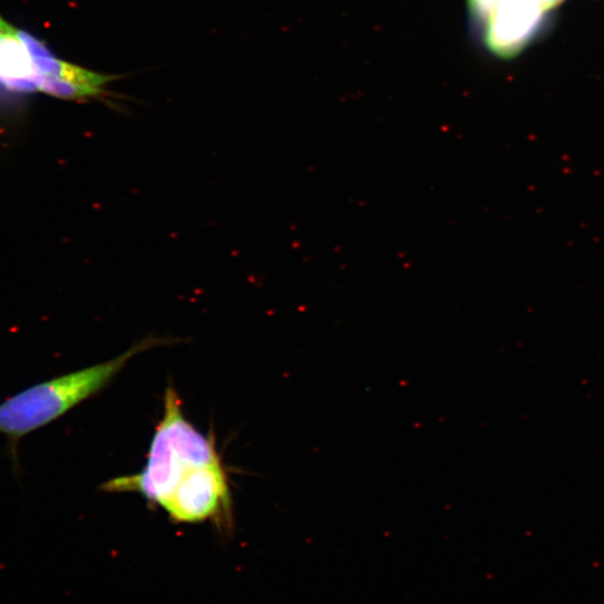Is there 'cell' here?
I'll use <instances>...</instances> for the list:
<instances>
[{
	"mask_svg": "<svg viewBox=\"0 0 604 604\" xmlns=\"http://www.w3.org/2000/svg\"><path fill=\"white\" fill-rule=\"evenodd\" d=\"M168 342V339L149 337L115 359L35 384L4 401L0 404V435L8 440L14 457L23 437L102 391L134 356Z\"/></svg>",
	"mask_w": 604,
	"mask_h": 604,
	"instance_id": "cell-2",
	"label": "cell"
},
{
	"mask_svg": "<svg viewBox=\"0 0 604 604\" xmlns=\"http://www.w3.org/2000/svg\"><path fill=\"white\" fill-rule=\"evenodd\" d=\"M18 33L33 58L37 73L36 89L41 79H54L63 84L66 96L70 100L100 98L105 94L104 86L115 79L113 75L89 71L58 60L35 37L20 30Z\"/></svg>",
	"mask_w": 604,
	"mask_h": 604,
	"instance_id": "cell-5",
	"label": "cell"
},
{
	"mask_svg": "<svg viewBox=\"0 0 604 604\" xmlns=\"http://www.w3.org/2000/svg\"><path fill=\"white\" fill-rule=\"evenodd\" d=\"M471 14L480 24H484L489 16L495 0H468Z\"/></svg>",
	"mask_w": 604,
	"mask_h": 604,
	"instance_id": "cell-7",
	"label": "cell"
},
{
	"mask_svg": "<svg viewBox=\"0 0 604 604\" xmlns=\"http://www.w3.org/2000/svg\"><path fill=\"white\" fill-rule=\"evenodd\" d=\"M178 522L230 520V484L223 465L200 468L178 486L164 507Z\"/></svg>",
	"mask_w": 604,
	"mask_h": 604,
	"instance_id": "cell-3",
	"label": "cell"
},
{
	"mask_svg": "<svg viewBox=\"0 0 604 604\" xmlns=\"http://www.w3.org/2000/svg\"><path fill=\"white\" fill-rule=\"evenodd\" d=\"M221 465L213 437L203 435L184 416L181 401L172 387L165 397V411L140 473L118 477L102 486L108 492H137L164 508L179 484L200 468Z\"/></svg>",
	"mask_w": 604,
	"mask_h": 604,
	"instance_id": "cell-1",
	"label": "cell"
},
{
	"mask_svg": "<svg viewBox=\"0 0 604 604\" xmlns=\"http://www.w3.org/2000/svg\"><path fill=\"white\" fill-rule=\"evenodd\" d=\"M563 0H541V6L545 11H548L550 9L554 8L556 6L560 5Z\"/></svg>",
	"mask_w": 604,
	"mask_h": 604,
	"instance_id": "cell-8",
	"label": "cell"
},
{
	"mask_svg": "<svg viewBox=\"0 0 604 604\" xmlns=\"http://www.w3.org/2000/svg\"><path fill=\"white\" fill-rule=\"evenodd\" d=\"M36 79L33 58L18 30L0 17V82L11 90L34 91Z\"/></svg>",
	"mask_w": 604,
	"mask_h": 604,
	"instance_id": "cell-6",
	"label": "cell"
},
{
	"mask_svg": "<svg viewBox=\"0 0 604 604\" xmlns=\"http://www.w3.org/2000/svg\"><path fill=\"white\" fill-rule=\"evenodd\" d=\"M541 0H495L484 26L487 47L501 58L520 54L544 27Z\"/></svg>",
	"mask_w": 604,
	"mask_h": 604,
	"instance_id": "cell-4",
	"label": "cell"
}]
</instances>
